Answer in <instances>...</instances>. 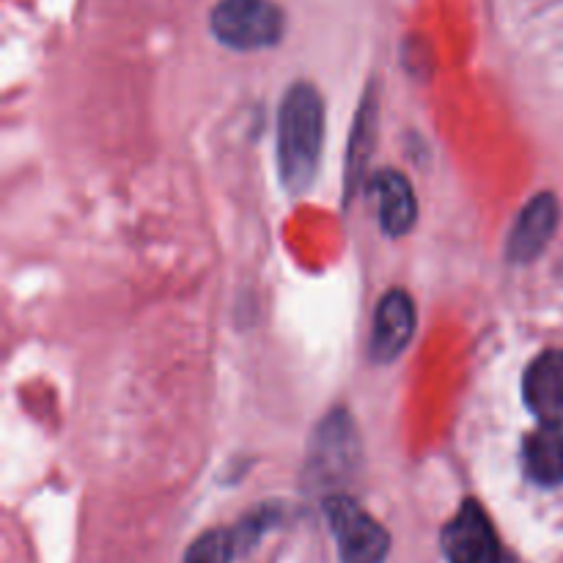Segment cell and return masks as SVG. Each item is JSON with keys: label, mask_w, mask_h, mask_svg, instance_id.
<instances>
[{"label": "cell", "mask_w": 563, "mask_h": 563, "mask_svg": "<svg viewBox=\"0 0 563 563\" xmlns=\"http://www.w3.org/2000/svg\"><path fill=\"white\" fill-rule=\"evenodd\" d=\"M324 146V99L311 82H295L278 110V170L291 196L313 185Z\"/></svg>", "instance_id": "cell-1"}, {"label": "cell", "mask_w": 563, "mask_h": 563, "mask_svg": "<svg viewBox=\"0 0 563 563\" xmlns=\"http://www.w3.org/2000/svg\"><path fill=\"white\" fill-rule=\"evenodd\" d=\"M209 25L220 44L247 53L278 44L286 31V16L273 0H220Z\"/></svg>", "instance_id": "cell-2"}, {"label": "cell", "mask_w": 563, "mask_h": 563, "mask_svg": "<svg viewBox=\"0 0 563 563\" xmlns=\"http://www.w3.org/2000/svg\"><path fill=\"white\" fill-rule=\"evenodd\" d=\"M324 517L339 544L341 563H383L388 559L390 533L350 495H330Z\"/></svg>", "instance_id": "cell-3"}, {"label": "cell", "mask_w": 563, "mask_h": 563, "mask_svg": "<svg viewBox=\"0 0 563 563\" xmlns=\"http://www.w3.org/2000/svg\"><path fill=\"white\" fill-rule=\"evenodd\" d=\"M445 561L449 563H517L504 548L498 531L478 500H465L449 526L443 528Z\"/></svg>", "instance_id": "cell-4"}, {"label": "cell", "mask_w": 563, "mask_h": 563, "mask_svg": "<svg viewBox=\"0 0 563 563\" xmlns=\"http://www.w3.org/2000/svg\"><path fill=\"white\" fill-rule=\"evenodd\" d=\"M528 410L542 427H563V352L548 350L533 357L522 377Z\"/></svg>", "instance_id": "cell-5"}, {"label": "cell", "mask_w": 563, "mask_h": 563, "mask_svg": "<svg viewBox=\"0 0 563 563\" xmlns=\"http://www.w3.org/2000/svg\"><path fill=\"white\" fill-rule=\"evenodd\" d=\"M416 333V302L405 289H390L377 302L372 328V357L390 363L405 352Z\"/></svg>", "instance_id": "cell-6"}, {"label": "cell", "mask_w": 563, "mask_h": 563, "mask_svg": "<svg viewBox=\"0 0 563 563\" xmlns=\"http://www.w3.org/2000/svg\"><path fill=\"white\" fill-rule=\"evenodd\" d=\"M561 209L553 192H539L533 201L526 203V209L517 218L515 229L509 234L506 256L515 264H528L550 245L555 229H559Z\"/></svg>", "instance_id": "cell-7"}, {"label": "cell", "mask_w": 563, "mask_h": 563, "mask_svg": "<svg viewBox=\"0 0 563 563\" xmlns=\"http://www.w3.org/2000/svg\"><path fill=\"white\" fill-rule=\"evenodd\" d=\"M372 190L377 192L379 225L388 236L410 234L418 220V201L410 179L399 170H379L372 179Z\"/></svg>", "instance_id": "cell-8"}, {"label": "cell", "mask_w": 563, "mask_h": 563, "mask_svg": "<svg viewBox=\"0 0 563 563\" xmlns=\"http://www.w3.org/2000/svg\"><path fill=\"white\" fill-rule=\"evenodd\" d=\"M526 473L539 487L563 484V427H539L522 445Z\"/></svg>", "instance_id": "cell-9"}, {"label": "cell", "mask_w": 563, "mask_h": 563, "mask_svg": "<svg viewBox=\"0 0 563 563\" xmlns=\"http://www.w3.org/2000/svg\"><path fill=\"white\" fill-rule=\"evenodd\" d=\"M234 555V539L225 531H207L198 537L187 550L181 563H231Z\"/></svg>", "instance_id": "cell-10"}]
</instances>
